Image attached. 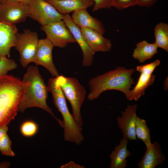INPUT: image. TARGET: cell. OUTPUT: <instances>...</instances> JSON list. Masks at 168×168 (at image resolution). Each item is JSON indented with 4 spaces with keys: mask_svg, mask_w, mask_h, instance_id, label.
I'll use <instances>...</instances> for the list:
<instances>
[{
    "mask_svg": "<svg viewBox=\"0 0 168 168\" xmlns=\"http://www.w3.org/2000/svg\"><path fill=\"white\" fill-rule=\"evenodd\" d=\"M30 6L29 17L41 26L63 20V15L45 0H33Z\"/></svg>",
    "mask_w": 168,
    "mask_h": 168,
    "instance_id": "52a82bcc",
    "label": "cell"
},
{
    "mask_svg": "<svg viewBox=\"0 0 168 168\" xmlns=\"http://www.w3.org/2000/svg\"><path fill=\"white\" fill-rule=\"evenodd\" d=\"M135 132L136 137L142 141L146 147L151 145L150 130L147 126L146 120L137 116Z\"/></svg>",
    "mask_w": 168,
    "mask_h": 168,
    "instance_id": "7402d4cb",
    "label": "cell"
},
{
    "mask_svg": "<svg viewBox=\"0 0 168 168\" xmlns=\"http://www.w3.org/2000/svg\"><path fill=\"white\" fill-rule=\"evenodd\" d=\"M64 15L76 10L93 7V0H45Z\"/></svg>",
    "mask_w": 168,
    "mask_h": 168,
    "instance_id": "e0dca14e",
    "label": "cell"
},
{
    "mask_svg": "<svg viewBox=\"0 0 168 168\" xmlns=\"http://www.w3.org/2000/svg\"><path fill=\"white\" fill-rule=\"evenodd\" d=\"M49 92L52 94L53 102L63 118V137L65 141L80 144L84 139L81 126L75 122L72 115L67 107L66 98L59 85L56 82L55 77L49 79Z\"/></svg>",
    "mask_w": 168,
    "mask_h": 168,
    "instance_id": "277c9868",
    "label": "cell"
},
{
    "mask_svg": "<svg viewBox=\"0 0 168 168\" xmlns=\"http://www.w3.org/2000/svg\"><path fill=\"white\" fill-rule=\"evenodd\" d=\"M166 158L160 145L155 142L146 147V152L138 163V166L139 168H155L163 164Z\"/></svg>",
    "mask_w": 168,
    "mask_h": 168,
    "instance_id": "2e32d148",
    "label": "cell"
},
{
    "mask_svg": "<svg viewBox=\"0 0 168 168\" xmlns=\"http://www.w3.org/2000/svg\"><path fill=\"white\" fill-rule=\"evenodd\" d=\"M94 5L92 11L95 12L102 9H110L113 7V0H93Z\"/></svg>",
    "mask_w": 168,
    "mask_h": 168,
    "instance_id": "83f0119b",
    "label": "cell"
},
{
    "mask_svg": "<svg viewBox=\"0 0 168 168\" xmlns=\"http://www.w3.org/2000/svg\"><path fill=\"white\" fill-rule=\"evenodd\" d=\"M54 46L46 38L39 39L33 62L44 67L54 77L59 75L54 63L52 51Z\"/></svg>",
    "mask_w": 168,
    "mask_h": 168,
    "instance_id": "30bf717a",
    "label": "cell"
},
{
    "mask_svg": "<svg viewBox=\"0 0 168 168\" xmlns=\"http://www.w3.org/2000/svg\"><path fill=\"white\" fill-rule=\"evenodd\" d=\"M39 40L37 33L29 29L18 33L15 47L20 54V61L23 68L33 62Z\"/></svg>",
    "mask_w": 168,
    "mask_h": 168,
    "instance_id": "8992f818",
    "label": "cell"
},
{
    "mask_svg": "<svg viewBox=\"0 0 168 168\" xmlns=\"http://www.w3.org/2000/svg\"><path fill=\"white\" fill-rule=\"evenodd\" d=\"M128 143V139L123 137L110 155V168H125L126 167L127 159L131 155L127 149Z\"/></svg>",
    "mask_w": 168,
    "mask_h": 168,
    "instance_id": "ac0fdd59",
    "label": "cell"
},
{
    "mask_svg": "<svg viewBox=\"0 0 168 168\" xmlns=\"http://www.w3.org/2000/svg\"><path fill=\"white\" fill-rule=\"evenodd\" d=\"M83 166H82L80 165L76 164L72 161H70L68 163L62 166L61 168H84Z\"/></svg>",
    "mask_w": 168,
    "mask_h": 168,
    "instance_id": "4dcf8cb0",
    "label": "cell"
},
{
    "mask_svg": "<svg viewBox=\"0 0 168 168\" xmlns=\"http://www.w3.org/2000/svg\"><path fill=\"white\" fill-rule=\"evenodd\" d=\"M17 64L12 59L7 58L6 56L0 55V76L7 75L10 71L15 69Z\"/></svg>",
    "mask_w": 168,
    "mask_h": 168,
    "instance_id": "603a6c76",
    "label": "cell"
},
{
    "mask_svg": "<svg viewBox=\"0 0 168 168\" xmlns=\"http://www.w3.org/2000/svg\"><path fill=\"white\" fill-rule=\"evenodd\" d=\"M12 142L6 133L0 141V151L2 155L13 156L15 154L11 148Z\"/></svg>",
    "mask_w": 168,
    "mask_h": 168,
    "instance_id": "d4e9b609",
    "label": "cell"
},
{
    "mask_svg": "<svg viewBox=\"0 0 168 168\" xmlns=\"http://www.w3.org/2000/svg\"><path fill=\"white\" fill-rule=\"evenodd\" d=\"M27 84L13 75L0 76V126L8 125L16 116Z\"/></svg>",
    "mask_w": 168,
    "mask_h": 168,
    "instance_id": "3957f363",
    "label": "cell"
},
{
    "mask_svg": "<svg viewBox=\"0 0 168 168\" xmlns=\"http://www.w3.org/2000/svg\"><path fill=\"white\" fill-rule=\"evenodd\" d=\"M157 0H138L137 5L141 7H150L152 6Z\"/></svg>",
    "mask_w": 168,
    "mask_h": 168,
    "instance_id": "f1b7e54d",
    "label": "cell"
},
{
    "mask_svg": "<svg viewBox=\"0 0 168 168\" xmlns=\"http://www.w3.org/2000/svg\"><path fill=\"white\" fill-rule=\"evenodd\" d=\"M135 72L134 68L126 69L123 67H118L91 78L89 83L90 92L87 96L88 100H92L98 98L103 92L112 90L122 92L126 97L132 85L135 83L131 77Z\"/></svg>",
    "mask_w": 168,
    "mask_h": 168,
    "instance_id": "7a4b0ae2",
    "label": "cell"
},
{
    "mask_svg": "<svg viewBox=\"0 0 168 168\" xmlns=\"http://www.w3.org/2000/svg\"><path fill=\"white\" fill-rule=\"evenodd\" d=\"M7 2V0H0V4Z\"/></svg>",
    "mask_w": 168,
    "mask_h": 168,
    "instance_id": "d6a6232c",
    "label": "cell"
},
{
    "mask_svg": "<svg viewBox=\"0 0 168 168\" xmlns=\"http://www.w3.org/2000/svg\"><path fill=\"white\" fill-rule=\"evenodd\" d=\"M38 127L37 124L32 121H27L21 125L20 131L21 134L26 137H30L37 132Z\"/></svg>",
    "mask_w": 168,
    "mask_h": 168,
    "instance_id": "cb8c5ba5",
    "label": "cell"
},
{
    "mask_svg": "<svg viewBox=\"0 0 168 168\" xmlns=\"http://www.w3.org/2000/svg\"><path fill=\"white\" fill-rule=\"evenodd\" d=\"M71 17L73 21L80 27L90 28L102 35L105 32L102 22L91 16L86 9H79L73 12Z\"/></svg>",
    "mask_w": 168,
    "mask_h": 168,
    "instance_id": "9a60e30c",
    "label": "cell"
},
{
    "mask_svg": "<svg viewBox=\"0 0 168 168\" xmlns=\"http://www.w3.org/2000/svg\"><path fill=\"white\" fill-rule=\"evenodd\" d=\"M63 20L72 33L75 42L81 49L83 54L82 65L84 67L91 66L93 64L95 54L86 41L80 27L73 21L69 14L63 15Z\"/></svg>",
    "mask_w": 168,
    "mask_h": 168,
    "instance_id": "8fae6325",
    "label": "cell"
},
{
    "mask_svg": "<svg viewBox=\"0 0 168 168\" xmlns=\"http://www.w3.org/2000/svg\"><path fill=\"white\" fill-rule=\"evenodd\" d=\"M138 0H113V7L122 10L137 5Z\"/></svg>",
    "mask_w": 168,
    "mask_h": 168,
    "instance_id": "4316f807",
    "label": "cell"
},
{
    "mask_svg": "<svg viewBox=\"0 0 168 168\" xmlns=\"http://www.w3.org/2000/svg\"><path fill=\"white\" fill-rule=\"evenodd\" d=\"M160 64V61L158 59H156L148 64L138 66L136 67V70L140 73L152 74L155 68Z\"/></svg>",
    "mask_w": 168,
    "mask_h": 168,
    "instance_id": "484cf974",
    "label": "cell"
},
{
    "mask_svg": "<svg viewBox=\"0 0 168 168\" xmlns=\"http://www.w3.org/2000/svg\"><path fill=\"white\" fill-rule=\"evenodd\" d=\"M155 80L154 75L140 73L137 84L132 90H130L126 97L127 99L129 100H138L145 94L146 89L153 84Z\"/></svg>",
    "mask_w": 168,
    "mask_h": 168,
    "instance_id": "d6986e66",
    "label": "cell"
},
{
    "mask_svg": "<svg viewBox=\"0 0 168 168\" xmlns=\"http://www.w3.org/2000/svg\"><path fill=\"white\" fill-rule=\"evenodd\" d=\"M136 46L132 56L140 63L151 59L158 53V48L154 43H150L143 40L138 43Z\"/></svg>",
    "mask_w": 168,
    "mask_h": 168,
    "instance_id": "ffe728a7",
    "label": "cell"
},
{
    "mask_svg": "<svg viewBox=\"0 0 168 168\" xmlns=\"http://www.w3.org/2000/svg\"><path fill=\"white\" fill-rule=\"evenodd\" d=\"M154 42L158 48L168 52V24L161 22L157 24L154 29Z\"/></svg>",
    "mask_w": 168,
    "mask_h": 168,
    "instance_id": "44dd1931",
    "label": "cell"
},
{
    "mask_svg": "<svg viewBox=\"0 0 168 168\" xmlns=\"http://www.w3.org/2000/svg\"><path fill=\"white\" fill-rule=\"evenodd\" d=\"M30 12V5L6 2L0 4V21L15 25L25 21Z\"/></svg>",
    "mask_w": 168,
    "mask_h": 168,
    "instance_id": "9c48e42d",
    "label": "cell"
},
{
    "mask_svg": "<svg viewBox=\"0 0 168 168\" xmlns=\"http://www.w3.org/2000/svg\"><path fill=\"white\" fill-rule=\"evenodd\" d=\"M86 41L93 53L110 51L112 47L111 41L93 29L84 27H80Z\"/></svg>",
    "mask_w": 168,
    "mask_h": 168,
    "instance_id": "4fadbf2b",
    "label": "cell"
},
{
    "mask_svg": "<svg viewBox=\"0 0 168 168\" xmlns=\"http://www.w3.org/2000/svg\"><path fill=\"white\" fill-rule=\"evenodd\" d=\"M22 81L27 82V84L20 100L18 111L23 112L26 109L33 107L40 108L49 113L62 127L63 121L55 116L51 109L47 104L49 92L48 86L37 67H28Z\"/></svg>",
    "mask_w": 168,
    "mask_h": 168,
    "instance_id": "6da1fadb",
    "label": "cell"
},
{
    "mask_svg": "<svg viewBox=\"0 0 168 168\" xmlns=\"http://www.w3.org/2000/svg\"><path fill=\"white\" fill-rule=\"evenodd\" d=\"M55 78L56 82L60 86L66 98L70 103L72 110V116L75 122L82 126L83 122L81 109L86 97L85 89L74 77L59 75Z\"/></svg>",
    "mask_w": 168,
    "mask_h": 168,
    "instance_id": "5b68a950",
    "label": "cell"
},
{
    "mask_svg": "<svg viewBox=\"0 0 168 168\" xmlns=\"http://www.w3.org/2000/svg\"><path fill=\"white\" fill-rule=\"evenodd\" d=\"M41 30L44 32L46 38L54 47L64 48L69 43L76 42L72 33L63 20L41 26Z\"/></svg>",
    "mask_w": 168,
    "mask_h": 168,
    "instance_id": "ba28073f",
    "label": "cell"
},
{
    "mask_svg": "<svg viewBox=\"0 0 168 168\" xmlns=\"http://www.w3.org/2000/svg\"><path fill=\"white\" fill-rule=\"evenodd\" d=\"M137 107L136 104L128 105L124 111L122 112V116L117 118L118 125L122 132L123 137L130 141L137 140L135 127Z\"/></svg>",
    "mask_w": 168,
    "mask_h": 168,
    "instance_id": "7c38bea8",
    "label": "cell"
},
{
    "mask_svg": "<svg viewBox=\"0 0 168 168\" xmlns=\"http://www.w3.org/2000/svg\"><path fill=\"white\" fill-rule=\"evenodd\" d=\"M33 0H7V2L12 3H20L30 5Z\"/></svg>",
    "mask_w": 168,
    "mask_h": 168,
    "instance_id": "f546056e",
    "label": "cell"
},
{
    "mask_svg": "<svg viewBox=\"0 0 168 168\" xmlns=\"http://www.w3.org/2000/svg\"><path fill=\"white\" fill-rule=\"evenodd\" d=\"M18 34L16 25L0 21V55L10 57L11 49L15 47Z\"/></svg>",
    "mask_w": 168,
    "mask_h": 168,
    "instance_id": "5bb4252c",
    "label": "cell"
},
{
    "mask_svg": "<svg viewBox=\"0 0 168 168\" xmlns=\"http://www.w3.org/2000/svg\"><path fill=\"white\" fill-rule=\"evenodd\" d=\"M8 131L7 125H3L0 126V141L4 136L7 133Z\"/></svg>",
    "mask_w": 168,
    "mask_h": 168,
    "instance_id": "1f68e13d",
    "label": "cell"
}]
</instances>
